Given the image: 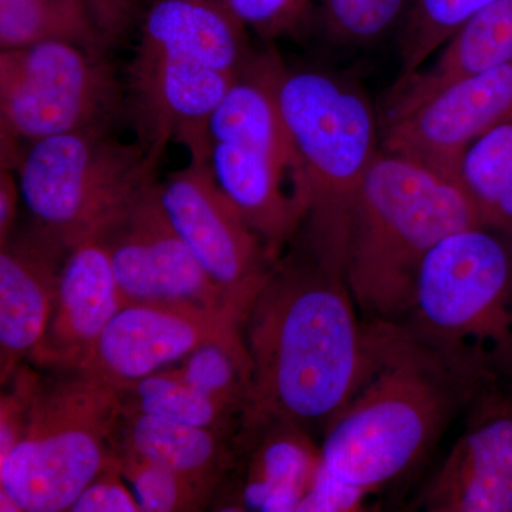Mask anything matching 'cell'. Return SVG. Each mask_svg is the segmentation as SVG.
<instances>
[{
  "label": "cell",
  "instance_id": "9a60e30c",
  "mask_svg": "<svg viewBox=\"0 0 512 512\" xmlns=\"http://www.w3.org/2000/svg\"><path fill=\"white\" fill-rule=\"evenodd\" d=\"M464 433L424 485L430 512H512V393L481 390Z\"/></svg>",
  "mask_w": 512,
  "mask_h": 512
},
{
  "label": "cell",
  "instance_id": "4dcf8cb0",
  "mask_svg": "<svg viewBox=\"0 0 512 512\" xmlns=\"http://www.w3.org/2000/svg\"><path fill=\"white\" fill-rule=\"evenodd\" d=\"M113 45L137 28L144 3L141 0H83Z\"/></svg>",
  "mask_w": 512,
  "mask_h": 512
},
{
  "label": "cell",
  "instance_id": "7402d4cb",
  "mask_svg": "<svg viewBox=\"0 0 512 512\" xmlns=\"http://www.w3.org/2000/svg\"><path fill=\"white\" fill-rule=\"evenodd\" d=\"M117 386L123 412L148 414L188 426L238 434L241 414L237 410L194 389L171 369Z\"/></svg>",
  "mask_w": 512,
  "mask_h": 512
},
{
  "label": "cell",
  "instance_id": "83f0119b",
  "mask_svg": "<svg viewBox=\"0 0 512 512\" xmlns=\"http://www.w3.org/2000/svg\"><path fill=\"white\" fill-rule=\"evenodd\" d=\"M248 30L264 39H274L301 25L311 0H221Z\"/></svg>",
  "mask_w": 512,
  "mask_h": 512
},
{
  "label": "cell",
  "instance_id": "5b68a950",
  "mask_svg": "<svg viewBox=\"0 0 512 512\" xmlns=\"http://www.w3.org/2000/svg\"><path fill=\"white\" fill-rule=\"evenodd\" d=\"M478 225L483 220L460 185L380 147L360 191L346 266V285L366 320L404 322L431 249Z\"/></svg>",
  "mask_w": 512,
  "mask_h": 512
},
{
  "label": "cell",
  "instance_id": "484cf974",
  "mask_svg": "<svg viewBox=\"0 0 512 512\" xmlns=\"http://www.w3.org/2000/svg\"><path fill=\"white\" fill-rule=\"evenodd\" d=\"M114 458L143 512L200 511L211 504L214 494L160 464L119 448Z\"/></svg>",
  "mask_w": 512,
  "mask_h": 512
},
{
  "label": "cell",
  "instance_id": "4fadbf2b",
  "mask_svg": "<svg viewBox=\"0 0 512 512\" xmlns=\"http://www.w3.org/2000/svg\"><path fill=\"white\" fill-rule=\"evenodd\" d=\"M512 120V62L461 80L382 124V150L460 185L468 148Z\"/></svg>",
  "mask_w": 512,
  "mask_h": 512
},
{
  "label": "cell",
  "instance_id": "52a82bcc",
  "mask_svg": "<svg viewBox=\"0 0 512 512\" xmlns=\"http://www.w3.org/2000/svg\"><path fill=\"white\" fill-rule=\"evenodd\" d=\"M279 62L272 52L252 57L208 121L212 174L275 261L305 215L301 161L276 94Z\"/></svg>",
  "mask_w": 512,
  "mask_h": 512
},
{
  "label": "cell",
  "instance_id": "f546056e",
  "mask_svg": "<svg viewBox=\"0 0 512 512\" xmlns=\"http://www.w3.org/2000/svg\"><path fill=\"white\" fill-rule=\"evenodd\" d=\"M369 495L362 488L336 480L322 466L311 493L303 501L299 512L363 511Z\"/></svg>",
  "mask_w": 512,
  "mask_h": 512
},
{
  "label": "cell",
  "instance_id": "9c48e42d",
  "mask_svg": "<svg viewBox=\"0 0 512 512\" xmlns=\"http://www.w3.org/2000/svg\"><path fill=\"white\" fill-rule=\"evenodd\" d=\"M160 154L106 130L40 138L22 154L20 192L33 222L72 249L100 238L157 184Z\"/></svg>",
  "mask_w": 512,
  "mask_h": 512
},
{
  "label": "cell",
  "instance_id": "d6986e66",
  "mask_svg": "<svg viewBox=\"0 0 512 512\" xmlns=\"http://www.w3.org/2000/svg\"><path fill=\"white\" fill-rule=\"evenodd\" d=\"M433 57L429 66L394 83L383 123L404 116L461 80L512 62V0H494L478 10Z\"/></svg>",
  "mask_w": 512,
  "mask_h": 512
},
{
  "label": "cell",
  "instance_id": "d6a6232c",
  "mask_svg": "<svg viewBox=\"0 0 512 512\" xmlns=\"http://www.w3.org/2000/svg\"><path fill=\"white\" fill-rule=\"evenodd\" d=\"M511 238H512V232H511Z\"/></svg>",
  "mask_w": 512,
  "mask_h": 512
},
{
  "label": "cell",
  "instance_id": "44dd1931",
  "mask_svg": "<svg viewBox=\"0 0 512 512\" xmlns=\"http://www.w3.org/2000/svg\"><path fill=\"white\" fill-rule=\"evenodd\" d=\"M50 40L100 55L113 47L83 0H0V50Z\"/></svg>",
  "mask_w": 512,
  "mask_h": 512
},
{
  "label": "cell",
  "instance_id": "3957f363",
  "mask_svg": "<svg viewBox=\"0 0 512 512\" xmlns=\"http://www.w3.org/2000/svg\"><path fill=\"white\" fill-rule=\"evenodd\" d=\"M137 30L126 94L141 140L210 163L208 121L255 56L248 29L221 0H146Z\"/></svg>",
  "mask_w": 512,
  "mask_h": 512
},
{
  "label": "cell",
  "instance_id": "e0dca14e",
  "mask_svg": "<svg viewBox=\"0 0 512 512\" xmlns=\"http://www.w3.org/2000/svg\"><path fill=\"white\" fill-rule=\"evenodd\" d=\"M124 308L110 255L99 238L70 249L45 335L29 355L52 372L79 369L114 316Z\"/></svg>",
  "mask_w": 512,
  "mask_h": 512
},
{
  "label": "cell",
  "instance_id": "1f68e13d",
  "mask_svg": "<svg viewBox=\"0 0 512 512\" xmlns=\"http://www.w3.org/2000/svg\"><path fill=\"white\" fill-rule=\"evenodd\" d=\"M22 198L18 173L10 168L0 170V245L6 244L15 232L19 200Z\"/></svg>",
  "mask_w": 512,
  "mask_h": 512
},
{
  "label": "cell",
  "instance_id": "6da1fadb",
  "mask_svg": "<svg viewBox=\"0 0 512 512\" xmlns=\"http://www.w3.org/2000/svg\"><path fill=\"white\" fill-rule=\"evenodd\" d=\"M356 308L346 282L306 256L276 262L244 323L252 382L238 441L275 423H328L345 406L369 362Z\"/></svg>",
  "mask_w": 512,
  "mask_h": 512
},
{
  "label": "cell",
  "instance_id": "ba28073f",
  "mask_svg": "<svg viewBox=\"0 0 512 512\" xmlns=\"http://www.w3.org/2000/svg\"><path fill=\"white\" fill-rule=\"evenodd\" d=\"M121 414L117 384L79 370L40 376L22 434L0 460V495L20 512H69L113 457Z\"/></svg>",
  "mask_w": 512,
  "mask_h": 512
},
{
  "label": "cell",
  "instance_id": "ac0fdd59",
  "mask_svg": "<svg viewBox=\"0 0 512 512\" xmlns=\"http://www.w3.org/2000/svg\"><path fill=\"white\" fill-rule=\"evenodd\" d=\"M238 448V483L220 510L299 512L322 468V450L305 426L271 424Z\"/></svg>",
  "mask_w": 512,
  "mask_h": 512
},
{
  "label": "cell",
  "instance_id": "7c38bea8",
  "mask_svg": "<svg viewBox=\"0 0 512 512\" xmlns=\"http://www.w3.org/2000/svg\"><path fill=\"white\" fill-rule=\"evenodd\" d=\"M244 323L235 313L194 303H131L77 370L124 384L168 369L207 343L248 352Z\"/></svg>",
  "mask_w": 512,
  "mask_h": 512
},
{
  "label": "cell",
  "instance_id": "cb8c5ba5",
  "mask_svg": "<svg viewBox=\"0 0 512 512\" xmlns=\"http://www.w3.org/2000/svg\"><path fill=\"white\" fill-rule=\"evenodd\" d=\"M494 0H412L400 36V74L409 79L446 45L466 20Z\"/></svg>",
  "mask_w": 512,
  "mask_h": 512
},
{
  "label": "cell",
  "instance_id": "7a4b0ae2",
  "mask_svg": "<svg viewBox=\"0 0 512 512\" xmlns=\"http://www.w3.org/2000/svg\"><path fill=\"white\" fill-rule=\"evenodd\" d=\"M367 322L365 375L326 423L320 450L330 476L373 494L423 461L461 404L480 392L406 323Z\"/></svg>",
  "mask_w": 512,
  "mask_h": 512
},
{
  "label": "cell",
  "instance_id": "277c9868",
  "mask_svg": "<svg viewBox=\"0 0 512 512\" xmlns=\"http://www.w3.org/2000/svg\"><path fill=\"white\" fill-rule=\"evenodd\" d=\"M276 94L301 161L305 256L346 282L357 202L382 146L379 119L355 83L326 70L281 60Z\"/></svg>",
  "mask_w": 512,
  "mask_h": 512
},
{
  "label": "cell",
  "instance_id": "30bf717a",
  "mask_svg": "<svg viewBox=\"0 0 512 512\" xmlns=\"http://www.w3.org/2000/svg\"><path fill=\"white\" fill-rule=\"evenodd\" d=\"M124 96L107 55L57 40L0 50V133L15 140L106 130Z\"/></svg>",
  "mask_w": 512,
  "mask_h": 512
},
{
  "label": "cell",
  "instance_id": "2e32d148",
  "mask_svg": "<svg viewBox=\"0 0 512 512\" xmlns=\"http://www.w3.org/2000/svg\"><path fill=\"white\" fill-rule=\"evenodd\" d=\"M70 249L33 222L0 245V380L12 379L45 335Z\"/></svg>",
  "mask_w": 512,
  "mask_h": 512
},
{
  "label": "cell",
  "instance_id": "8fae6325",
  "mask_svg": "<svg viewBox=\"0 0 512 512\" xmlns=\"http://www.w3.org/2000/svg\"><path fill=\"white\" fill-rule=\"evenodd\" d=\"M165 214L192 255L239 318L249 309L276 264L264 239L221 190L210 163L190 161L158 183Z\"/></svg>",
  "mask_w": 512,
  "mask_h": 512
},
{
  "label": "cell",
  "instance_id": "4316f807",
  "mask_svg": "<svg viewBox=\"0 0 512 512\" xmlns=\"http://www.w3.org/2000/svg\"><path fill=\"white\" fill-rule=\"evenodd\" d=\"M410 3L412 0H320V13L333 39L346 45H363L403 23Z\"/></svg>",
  "mask_w": 512,
  "mask_h": 512
},
{
  "label": "cell",
  "instance_id": "603a6c76",
  "mask_svg": "<svg viewBox=\"0 0 512 512\" xmlns=\"http://www.w3.org/2000/svg\"><path fill=\"white\" fill-rule=\"evenodd\" d=\"M461 188L487 227L512 232V120L478 138L461 165Z\"/></svg>",
  "mask_w": 512,
  "mask_h": 512
},
{
  "label": "cell",
  "instance_id": "8992f818",
  "mask_svg": "<svg viewBox=\"0 0 512 512\" xmlns=\"http://www.w3.org/2000/svg\"><path fill=\"white\" fill-rule=\"evenodd\" d=\"M406 323L477 392L512 380V238L485 225L441 239Z\"/></svg>",
  "mask_w": 512,
  "mask_h": 512
},
{
  "label": "cell",
  "instance_id": "5bb4252c",
  "mask_svg": "<svg viewBox=\"0 0 512 512\" xmlns=\"http://www.w3.org/2000/svg\"><path fill=\"white\" fill-rule=\"evenodd\" d=\"M157 187L158 183L99 238L109 252L124 306L194 303L232 312L218 286L175 231Z\"/></svg>",
  "mask_w": 512,
  "mask_h": 512
},
{
  "label": "cell",
  "instance_id": "d4e9b609",
  "mask_svg": "<svg viewBox=\"0 0 512 512\" xmlns=\"http://www.w3.org/2000/svg\"><path fill=\"white\" fill-rule=\"evenodd\" d=\"M168 369L194 389L237 410L242 416L252 382L249 352L221 343H207L192 350L178 366Z\"/></svg>",
  "mask_w": 512,
  "mask_h": 512
},
{
  "label": "cell",
  "instance_id": "ffe728a7",
  "mask_svg": "<svg viewBox=\"0 0 512 512\" xmlns=\"http://www.w3.org/2000/svg\"><path fill=\"white\" fill-rule=\"evenodd\" d=\"M237 436L148 414L123 412L114 448L160 464L215 495L237 467Z\"/></svg>",
  "mask_w": 512,
  "mask_h": 512
},
{
  "label": "cell",
  "instance_id": "f1b7e54d",
  "mask_svg": "<svg viewBox=\"0 0 512 512\" xmlns=\"http://www.w3.org/2000/svg\"><path fill=\"white\" fill-rule=\"evenodd\" d=\"M69 512H143L136 494L121 474L116 458L97 474L74 501Z\"/></svg>",
  "mask_w": 512,
  "mask_h": 512
}]
</instances>
